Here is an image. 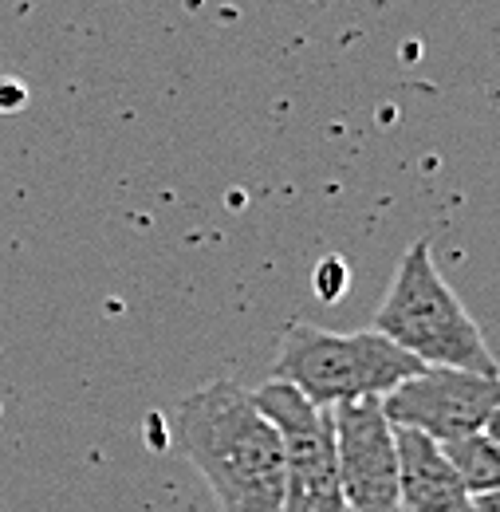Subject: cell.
Returning a JSON list of instances; mask_svg holds the SVG:
<instances>
[{
  "mask_svg": "<svg viewBox=\"0 0 500 512\" xmlns=\"http://www.w3.org/2000/svg\"><path fill=\"white\" fill-rule=\"evenodd\" d=\"M170 446L205 477L221 512H280L284 442L256 390L213 379L174 406Z\"/></svg>",
  "mask_w": 500,
  "mask_h": 512,
  "instance_id": "cell-1",
  "label": "cell"
},
{
  "mask_svg": "<svg viewBox=\"0 0 500 512\" xmlns=\"http://www.w3.org/2000/svg\"><path fill=\"white\" fill-rule=\"evenodd\" d=\"M375 331L394 339L402 351H410L426 367H461V371L500 375V363L485 331L441 276L430 241H414L402 253L390 276V288L378 304Z\"/></svg>",
  "mask_w": 500,
  "mask_h": 512,
  "instance_id": "cell-2",
  "label": "cell"
},
{
  "mask_svg": "<svg viewBox=\"0 0 500 512\" xmlns=\"http://www.w3.org/2000/svg\"><path fill=\"white\" fill-rule=\"evenodd\" d=\"M426 363L402 351L394 339L382 331H323L312 323H288L276 359H272V379L292 383L315 406H347V402H367L386 398L390 390L406 379H414Z\"/></svg>",
  "mask_w": 500,
  "mask_h": 512,
  "instance_id": "cell-3",
  "label": "cell"
},
{
  "mask_svg": "<svg viewBox=\"0 0 500 512\" xmlns=\"http://www.w3.org/2000/svg\"><path fill=\"white\" fill-rule=\"evenodd\" d=\"M256 402L284 442L280 512H347L335 449V410L315 406L312 398H304L296 386L280 379L256 386Z\"/></svg>",
  "mask_w": 500,
  "mask_h": 512,
  "instance_id": "cell-4",
  "label": "cell"
},
{
  "mask_svg": "<svg viewBox=\"0 0 500 512\" xmlns=\"http://www.w3.org/2000/svg\"><path fill=\"white\" fill-rule=\"evenodd\" d=\"M497 406L500 375L461 367H422L414 379L398 383L382 398V410L394 426L422 430L441 446L485 434Z\"/></svg>",
  "mask_w": 500,
  "mask_h": 512,
  "instance_id": "cell-5",
  "label": "cell"
},
{
  "mask_svg": "<svg viewBox=\"0 0 500 512\" xmlns=\"http://www.w3.org/2000/svg\"><path fill=\"white\" fill-rule=\"evenodd\" d=\"M335 449L347 512H398V438L382 398L335 406Z\"/></svg>",
  "mask_w": 500,
  "mask_h": 512,
  "instance_id": "cell-6",
  "label": "cell"
},
{
  "mask_svg": "<svg viewBox=\"0 0 500 512\" xmlns=\"http://www.w3.org/2000/svg\"><path fill=\"white\" fill-rule=\"evenodd\" d=\"M394 438H398V512L473 509V493L441 442L410 426H394Z\"/></svg>",
  "mask_w": 500,
  "mask_h": 512,
  "instance_id": "cell-7",
  "label": "cell"
},
{
  "mask_svg": "<svg viewBox=\"0 0 500 512\" xmlns=\"http://www.w3.org/2000/svg\"><path fill=\"white\" fill-rule=\"evenodd\" d=\"M445 453L457 461L469 493H500V442L489 434H473L461 442H445Z\"/></svg>",
  "mask_w": 500,
  "mask_h": 512,
  "instance_id": "cell-8",
  "label": "cell"
},
{
  "mask_svg": "<svg viewBox=\"0 0 500 512\" xmlns=\"http://www.w3.org/2000/svg\"><path fill=\"white\" fill-rule=\"evenodd\" d=\"M469 512H500V493H477Z\"/></svg>",
  "mask_w": 500,
  "mask_h": 512,
  "instance_id": "cell-9",
  "label": "cell"
},
{
  "mask_svg": "<svg viewBox=\"0 0 500 512\" xmlns=\"http://www.w3.org/2000/svg\"><path fill=\"white\" fill-rule=\"evenodd\" d=\"M485 434H489V438H497V442H500V406H497V410H493V418H489V426H485Z\"/></svg>",
  "mask_w": 500,
  "mask_h": 512,
  "instance_id": "cell-10",
  "label": "cell"
}]
</instances>
